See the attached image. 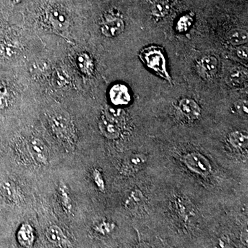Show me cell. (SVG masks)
<instances>
[{"instance_id": "obj_1", "label": "cell", "mask_w": 248, "mask_h": 248, "mask_svg": "<svg viewBox=\"0 0 248 248\" xmlns=\"http://www.w3.org/2000/svg\"><path fill=\"white\" fill-rule=\"evenodd\" d=\"M140 57L147 67L153 70L156 75L169 82L172 81L168 73L166 58L161 48L155 46L147 47L141 50Z\"/></svg>"}, {"instance_id": "obj_2", "label": "cell", "mask_w": 248, "mask_h": 248, "mask_svg": "<svg viewBox=\"0 0 248 248\" xmlns=\"http://www.w3.org/2000/svg\"><path fill=\"white\" fill-rule=\"evenodd\" d=\"M184 163L191 170L200 174L208 176L212 172V166L208 159L198 153H188L184 156Z\"/></svg>"}, {"instance_id": "obj_3", "label": "cell", "mask_w": 248, "mask_h": 248, "mask_svg": "<svg viewBox=\"0 0 248 248\" xmlns=\"http://www.w3.org/2000/svg\"><path fill=\"white\" fill-rule=\"evenodd\" d=\"M111 102L117 107L127 106L131 101V94L125 85L117 84L112 86L109 91Z\"/></svg>"}, {"instance_id": "obj_4", "label": "cell", "mask_w": 248, "mask_h": 248, "mask_svg": "<svg viewBox=\"0 0 248 248\" xmlns=\"http://www.w3.org/2000/svg\"><path fill=\"white\" fill-rule=\"evenodd\" d=\"M147 157L143 154L131 155L125 159L122 171L125 174H133L144 166Z\"/></svg>"}, {"instance_id": "obj_5", "label": "cell", "mask_w": 248, "mask_h": 248, "mask_svg": "<svg viewBox=\"0 0 248 248\" xmlns=\"http://www.w3.org/2000/svg\"><path fill=\"white\" fill-rule=\"evenodd\" d=\"M125 29V24L121 18L114 17L108 19L101 27L103 35L108 37L120 35Z\"/></svg>"}, {"instance_id": "obj_6", "label": "cell", "mask_w": 248, "mask_h": 248, "mask_svg": "<svg viewBox=\"0 0 248 248\" xmlns=\"http://www.w3.org/2000/svg\"><path fill=\"white\" fill-rule=\"evenodd\" d=\"M179 110L183 115L190 120H196L200 118L201 108L195 100L189 98L183 99L179 102Z\"/></svg>"}, {"instance_id": "obj_7", "label": "cell", "mask_w": 248, "mask_h": 248, "mask_svg": "<svg viewBox=\"0 0 248 248\" xmlns=\"http://www.w3.org/2000/svg\"><path fill=\"white\" fill-rule=\"evenodd\" d=\"M247 79V71L244 68L235 67L228 73L226 81L231 87L239 88L244 85Z\"/></svg>"}, {"instance_id": "obj_8", "label": "cell", "mask_w": 248, "mask_h": 248, "mask_svg": "<svg viewBox=\"0 0 248 248\" xmlns=\"http://www.w3.org/2000/svg\"><path fill=\"white\" fill-rule=\"evenodd\" d=\"M17 241L23 247L30 248L35 241V232L29 223H24L17 232Z\"/></svg>"}, {"instance_id": "obj_9", "label": "cell", "mask_w": 248, "mask_h": 248, "mask_svg": "<svg viewBox=\"0 0 248 248\" xmlns=\"http://www.w3.org/2000/svg\"><path fill=\"white\" fill-rule=\"evenodd\" d=\"M19 53V49L16 44L9 39L0 40V59L11 60Z\"/></svg>"}, {"instance_id": "obj_10", "label": "cell", "mask_w": 248, "mask_h": 248, "mask_svg": "<svg viewBox=\"0 0 248 248\" xmlns=\"http://www.w3.org/2000/svg\"><path fill=\"white\" fill-rule=\"evenodd\" d=\"M30 146L35 159L42 164H46L48 161V152L45 143L38 139L31 140Z\"/></svg>"}, {"instance_id": "obj_11", "label": "cell", "mask_w": 248, "mask_h": 248, "mask_svg": "<svg viewBox=\"0 0 248 248\" xmlns=\"http://www.w3.org/2000/svg\"><path fill=\"white\" fill-rule=\"evenodd\" d=\"M218 68V61L215 57L208 55L201 60L200 68L202 73L208 78H213L216 74Z\"/></svg>"}, {"instance_id": "obj_12", "label": "cell", "mask_w": 248, "mask_h": 248, "mask_svg": "<svg viewBox=\"0 0 248 248\" xmlns=\"http://www.w3.org/2000/svg\"><path fill=\"white\" fill-rule=\"evenodd\" d=\"M47 239L55 246H62L66 243V238L63 231L57 226L49 227L46 232Z\"/></svg>"}, {"instance_id": "obj_13", "label": "cell", "mask_w": 248, "mask_h": 248, "mask_svg": "<svg viewBox=\"0 0 248 248\" xmlns=\"http://www.w3.org/2000/svg\"><path fill=\"white\" fill-rule=\"evenodd\" d=\"M0 192L11 202L17 203L19 201L17 187L12 182L10 181L0 182Z\"/></svg>"}, {"instance_id": "obj_14", "label": "cell", "mask_w": 248, "mask_h": 248, "mask_svg": "<svg viewBox=\"0 0 248 248\" xmlns=\"http://www.w3.org/2000/svg\"><path fill=\"white\" fill-rule=\"evenodd\" d=\"M99 128L104 136L108 139H116L120 136L118 125L112 123L107 118H103L99 123Z\"/></svg>"}, {"instance_id": "obj_15", "label": "cell", "mask_w": 248, "mask_h": 248, "mask_svg": "<svg viewBox=\"0 0 248 248\" xmlns=\"http://www.w3.org/2000/svg\"><path fill=\"white\" fill-rule=\"evenodd\" d=\"M230 143L237 150H246L248 148V138L247 134L241 131L232 132L229 135Z\"/></svg>"}, {"instance_id": "obj_16", "label": "cell", "mask_w": 248, "mask_h": 248, "mask_svg": "<svg viewBox=\"0 0 248 248\" xmlns=\"http://www.w3.org/2000/svg\"><path fill=\"white\" fill-rule=\"evenodd\" d=\"M106 118L119 125L125 121V112L120 108L108 107L106 110Z\"/></svg>"}, {"instance_id": "obj_17", "label": "cell", "mask_w": 248, "mask_h": 248, "mask_svg": "<svg viewBox=\"0 0 248 248\" xmlns=\"http://www.w3.org/2000/svg\"><path fill=\"white\" fill-rule=\"evenodd\" d=\"M228 38L232 45H244L248 42V32L244 29H234L229 32Z\"/></svg>"}, {"instance_id": "obj_18", "label": "cell", "mask_w": 248, "mask_h": 248, "mask_svg": "<svg viewBox=\"0 0 248 248\" xmlns=\"http://www.w3.org/2000/svg\"><path fill=\"white\" fill-rule=\"evenodd\" d=\"M77 64L80 71L84 74L90 75L93 71V63L92 60L87 54H80L77 58Z\"/></svg>"}, {"instance_id": "obj_19", "label": "cell", "mask_w": 248, "mask_h": 248, "mask_svg": "<svg viewBox=\"0 0 248 248\" xmlns=\"http://www.w3.org/2000/svg\"><path fill=\"white\" fill-rule=\"evenodd\" d=\"M169 11V3L168 0H155L152 6V13L156 17H163Z\"/></svg>"}, {"instance_id": "obj_20", "label": "cell", "mask_w": 248, "mask_h": 248, "mask_svg": "<svg viewBox=\"0 0 248 248\" xmlns=\"http://www.w3.org/2000/svg\"><path fill=\"white\" fill-rule=\"evenodd\" d=\"M11 92L4 81H0V110H4L9 106Z\"/></svg>"}, {"instance_id": "obj_21", "label": "cell", "mask_w": 248, "mask_h": 248, "mask_svg": "<svg viewBox=\"0 0 248 248\" xmlns=\"http://www.w3.org/2000/svg\"><path fill=\"white\" fill-rule=\"evenodd\" d=\"M192 22H193V19L189 15H186V16H182V17L179 18L177 24V30L178 32H186L192 26Z\"/></svg>"}, {"instance_id": "obj_22", "label": "cell", "mask_w": 248, "mask_h": 248, "mask_svg": "<svg viewBox=\"0 0 248 248\" xmlns=\"http://www.w3.org/2000/svg\"><path fill=\"white\" fill-rule=\"evenodd\" d=\"M114 228H115V225L113 223L108 221H103L97 224L94 228V230L99 234H108L112 232Z\"/></svg>"}, {"instance_id": "obj_23", "label": "cell", "mask_w": 248, "mask_h": 248, "mask_svg": "<svg viewBox=\"0 0 248 248\" xmlns=\"http://www.w3.org/2000/svg\"><path fill=\"white\" fill-rule=\"evenodd\" d=\"M143 200V195L141 192L138 190L134 191L131 192L130 195L129 196L128 200L126 201V204L128 205H139Z\"/></svg>"}, {"instance_id": "obj_24", "label": "cell", "mask_w": 248, "mask_h": 248, "mask_svg": "<svg viewBox=\"0 0 248 248\" xmlns=\"http://www.w3.org/2000/svg\"><path fill=\"white\" fill-rule=\"evenodd\" d=\"M50 17H52L54 22H56L59 25L62 26V27L66 23V17L58 10H54L53 12L50 14Z\"/></svg>"}, {"instance_id": "obj_25", "label": "cell", "mask_w": 248, "mask_h": 248, "mask_svg": "<svg viewBox=\"0 0 248 248\" xmlns=\"http://www.w3.org/2000/svg\"><path fill=\"white\" fill-rule=\"evenodd\" d=\"M60 192H61V197L62 201V204L63 207L68 211H70L71 209V200H70L69 196H68V192L64 187H60Z\"/></svg>"}, {"instance_id": "obj_26", "label": "cell", "mask_w": 248, "mask_h": 248, "mask_svg": "<svg viewBox=\"0 0 248 248\" xmlns=\"http://www.w3.org/2000/svg\"><path fill=\"white\" fill-rule=\"evenodd\" d=\"M235 109L240 115H248V101L246 99L239 100L235 103Z\"/></svg>"}, {"instance_id": "obj_27", "label": "cell", "mask_w": 248, "mask_h": 248, "mask_svg": "<svg viewBox=\"0 0 248 248\" xmlns=\"http://www.w3.org/2000/svg\"><path fill=\"white\" fill-rule=\"evenodd\" d=\"M93 177H94V182H95L96 184H97L98 187H99L101 190H104V183L101 173L96 170H94V172H93Z\"/></svg>"}, {"instance_id": "obj_28", "label": "cell", "mask_w": 248, "mask_h": 248, "mask_svg": "<svg viewBox=\"0 0 248 248\" xmlns=\"http://www.w3.org/2000/svg\"><path fill=\"white\" fill-rule=\"evenodd\" d=\"M214 248H231L229 241L225 237L220 238Z\"/></svg>"}, {"instance_id": "obj_29", "label": "cell", "mask_w": 248, "mask_h": 248, "mask_svg": "<svg viewBox=\"0 0 248 248\" xmlns=\"http://www.w3.org/2000/svg\"><path fill=\"white\" fill-rule=\"evenodd\" d=\"M248 47L246 46H243L240 47L236 50V54H237L239 58L242 59V60H248Z\"/></svg>"}, {"instance_id": "obj_30", "label": "cell", "mask_w": 248, "mask_h": 248, "mask_svg": "<svg viewBox=\"0 0 248 248\" xmlns=\"http://www.w3.org/2000/svg\"><path fill=\"white\" fill-rule=\"evenodd\" d=\"M21 0H13V2L14 3V4H17V3L19 2Z\"/></svg>"}]
</instances>
